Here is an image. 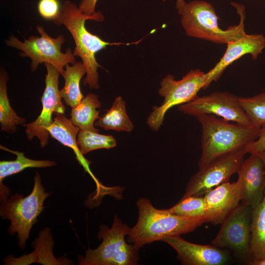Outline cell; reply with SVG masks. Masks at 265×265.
Listing matches in <instances>:
<instances>
[{
    "mask_svg": "<svg viewBox=\"0 0 265 265\" xmlns=\"http://www.w3.org/2000/svg\"><path fill=\"white\" fill-rule=\"evenodd\" d=\"M104 19L101 11L90 16L85 15L76 3L67 0L61 5L57 17L53 21L57 26L64 25L71 34L75 44L73 53L81 58L86 70L83 85H88L90 89L99 88L98 69L101 66L95 58L96 53L108 46L129 44L106 42L90 32L85 27L86 20L103 22Z\"/></svg>",
    "mask_w": 265,
    "mask_h": 265,
    "instance_id": "cell-1",
    "label": "cell"
},
{
    "mask_svg": "<svg viewBox=\"0 0 265 265\" xmlns=\"http://www.w3.org/2000/svg\"><path fill=\"white\" fill-rule=\"evenodd\" d=\"M136 206L138 220L135 226L130 228L127 238L128 241L139 250L154 241L193 232L207 222L205 216H182L171 213L166 209H157L146 198H140Z\"/></svg>",
    "mask_w": 265,
    "mask_h": 265,
    "instance_id": "cell-2",
    "label": "cell"
},
{
    "mask_svg": "<svg viewBox=\"0 0 265 265\" xmlns=\"http://www.w3.org/2000/svg\"><path fill=\"white\" fill-rule=\"evenodd\" d=\"M196 117L202 131L199 170L222 155L245 148L257 138L261 128L254 125L233 124L212 114H203Z\"/></svg>",
    "mask_w": 265,
    "mask_h": 265,
    "instance_id": "cell-3",
    "label": "cell"
},
{
    "mask_svg": "<svg viewBox=\"0 0 265 265\" xmlns=\"http://www.w3.org/2000/svg\"><path fill=\"white\" fill-rule=\"evenodd\" d=\"M232 3L239 15L240 22L238 25L223 30L218 26V17L210 3L199 0L186 3L180 14L182 26L186 34L217 43L227 44L240 38L245 33L244 9L242 6Z\"/></svg>",
    "mask_w": 265,
    "mask_h": 265,
    "instance_id": "cell-4",
    "label": "cell"
},
{
    "mask_svg": "<svg viewBox=\"0 0 265 265\" xmlns=\"http://www.w3.org/2000/svg\"><path fill=\"white\" fill-rule=\"evenodd\" d=\"M51 194L45 191L37 172L32 190L29 195L24 197L22 194L15 193L0 200V217L10 220L8 232L11 235L17 234L18 245L21 249H25L30 230L38 222L37 217L43 210L44 202Z\"/></svg>",
    "mask_w": 265,
    "mask_h": 265,
    "instance_id": "cell-5",
    "label": "cell"
},
{
    "mask_svg": "<svg viewBox=\"0 0 265 265\" xmlns=\"http://www.w3.org/2000/svg\"><path fill=\"white\" fill-rule=\"evenodd\" d=\"M130 228L124 224L117 215L109 228L102 225L98 234L101 244L96 249L88 248L85 256L78 257L80 265H135L139 259L138 250L132 243L128 244L125 237Z\"/></svg>",
    "mask_w": 265,
    "mask_h": 265,
    "instance_id": "cell-6",
    "label": "cell"
},
{
    "mask_svg": "<svg viewBox=\"0 0 265 265\" xmlns=\"http://www.w3.org/2000/svg\"><path fill=\"white\" fill-rule=\"evenodd\" d=\"M36 29L40 36L31 35L22 42L11 34L5 40V44L21 51V56L30 58L32 72L35 71L40 64L49 63L56 67L62 76L66 65L77 62L73 52L70 48H67L65 53L61 51L65 41L63 35L53 38L40 25L36 26Z\"/></svg>",
    "mask_w": 265,
    "mask_h": 265,
    "instance_id": "cell-7",
    "label": "cell"
},
{
    "mask_svg": "<svg viewBox=\"0 0 265 265\" xmlns=\"http://www.w3.org/2000/svg\"><path fill=\"white\" fill-rule=\"evenodd\" d=\"M205 73L200 69L190 70L180 80H175L173 76L163 78L159 90L164 99L161 105L155 106L147 119L149 127L158 131L162 125L166 112L175 106H179L193 100L205 84Z\"/></svg>",
    "mask_w": 265,
    "mask_h": 265,
    "instance_id": "cell-8",
    "label": "cell"
},
{
    "mask_svg": "<svg viewBox=\"0 0 265 265\" xmlns=\"http://www.w3.org/2000/svg\"><path fill=\"white\" fill-rule=\"evenodd\" d=\"M252 209L240 203L225 218L212 245L227 249L239 261L250 260L251 220Z\"/></svg>",
    "mask_w": 265,
    "mask_h": 265,
    "instance_id": "cell-9",
    "label": "cell"
},
{
    "mask_svg": "<svg viewBox=\"0 0 265 265\" xmlns=\"http://www.w3.org/2000/svg\"><path fill=\"white\" fill-rule=\"evenodd\" d=\"M246 153L243 148L212 160L191 177L181 199L191 196H204L214 187L229 182L232 175L238 173Z\"/></svg>",
    "mask_w": 265,
    "mask_h": 265,
    "instance_id": "cell-10",
    "label": "cell"
},
{
    "mask_svg": "<svg viewBox=\"0 0 265 265\" xmlns=\"http://www.w3.org/2000/svg\"><path fill=\"white\" fill-rule=\"evenodd\" d=\"M45 66L47 74L45 80V87L41 98V112L35 121L25 125L27 138L31 140L36 137L42 148L48 143L50 135L47 129L53 121L52 118L53 114H64L65 111L58 88L60 73L50 63H45Z\"/></svg>",
    "mask_w": 265,
    "mask_h": 265,
    "instance_id": "cell-11",
    "label": "cell"
},
{
    "mask_svg": "<svg viewBox=\"0 0 265 265\" xmlns=\"http://www.w3.org/2000/svg\"><path fill=\"white\" fill-rule=\"evenodd\" d=\"M238 97L228 92H214L197 97L189 102L178 106L183 113L196 117L200 114H212L223 119L244 125H253L241 106Z\"/></svg>",
    "mask_w": 265,
    "mask_h": 265,
    "instance_id": "cell-12",
    "label": "cell"
},
{
    "mask_svg": "<svg viewBox=\"0 0 265 265\" xmlns=\"http://www.w3.org/2000/svg\"><path fill=\"white\" fill-rule=\"evenodd\" d=\"M162 241L177 252L184 265H223L230 260L229 252L213 245H201L187 241L180 236L170 237Z\"/></svg>",
    "mask_w": 265,
    "mask_h": 265,
    "instance_id": "cell-13",
    "label": "cell"
},
{
    "mask_svg": "<svg viewBox=\"0 0 265 265\" xmlns=\"http://www.w3.org/2000/svg\"><path fill=\"white\" fill-rule=\"evenodd\" d=\"M237 173L241 203L253 209L263 200L265 190V173L261 159L250 154L244 159Z\"/></svg>",
    "mask_w": 265,
    "mask_h": 265,
    "instance_id": "cell-14",
    "label": "cell"
},
{
    "mask_svg": "<svg viewBox=\"0 0 265 265\" xmlns=\"http://www.w3.org/2000/svg\"><path fill=\"white\" fill-rule=\"evenodd\" d=\"M226 50L219 61L205 74L206 81L203 89L213 81L217 80L225 69L243 55L250 54L255 59L265 47V37L262 34L245 33L240 38L227 43Z\"/></svg>",
    "mask_w": 265,
    "mask_h": 265,
    "instance_id": "cell-15",
    "label": "cell"
},
{
    "mask_svg": "<svg viewBox=\"0 0 265 265\" xmlns=\"http://www.w3.org/2000/svg\"><path fill=\"white\" fill-rule=\"evenodd\" d=\"M207 222L221 224L226 216L241 202L240 192L237 182L223 183L211 189L204 195Z\"/></svg>",
    "mask_w": 265,
    "mask_h": 265,
    "instance_id": "cell-16",
    "label": "cell"
},
{
    "mask_svg": "<svg viewBox=\"0 0 265 265\" xmlns=\"http://www.w3.org/2000/svg\"><path fill=\"white\" fill-rule=\"evenodd\" d=\"M47 130L52 137L72 149L80 165L96 182L98 190L101 191L104 189L105 187L98 182L90 171L89 164L91 162L83 157L80 150L77 139L80 130L73 124L70 119L67 118L64 114H56L53 123L48 128Z\"/></svg>",
    "mask_w": 265,
    "mask_h": 265,
    "instance_id": "cell-17",
    "label": "cell"
},
{
    "mask_svg": "<svg viewBox=\"0 0 265 265\" xmlns=\"http://www.w3.org/2000/svg\"><path fill=\"white\" fill-rule=\"evenodd\" d=\"M0 149L8 151L16 156L14 160H2L0 162V199H5L9 197L10 189L3 185V179L9 176L19 173L27 168H43L55 166L54 161L48 160H35L25 156L23 152L8 149L0 146Z\"/></svg>",
    "mask_w": 265,
    "mask_h": 265,
    "instance_id": "cell-18",
    "label": "cell"
},
{
    "mask_svg": "<svg viewBox=\"0 0 265 265\" xmlns=\"http://www.w3.org/2000/svg\"><path fill=\"white\" fill-rule=\"evenodd\" d=\"M101 104L97 95L89 93L76 106L72 107L70 120L80 130L99 132L94 127L99 116Z\"/></svg>",
    "mask_w": 265,
    "mask_h": 265,
    "instance_id": "cell-19",
    "label": "cell"
},
{
    "mask_svg": "<svg viewBox=\"0 0 265 265\" xmlns=\"http://www.w3.org/2000/svg\"><path fill=\"white\" fill-rule=\"evenodd\" d=\"M249 264L265 257V190L262 202L252 209Z\"/></svg>",
    "mask_w": 265,
    "mask_h": 265,
    "instance_id": "cell-20",
    "label": "cell"
},
{
    "mask_svg": "<svg viewBox=\"0 0 265 265\" xmlns=\"http://www.w3.org/2000/svg\"><path fill=\"white\" fill-rule=\"evenodd\" d=\"M71 65L68 64L65 66L62 75L64 85L59 92L65 104L72 107L80 103L84 97L81 92L80 82L83 76L86 74V70L80 61H77Z\"/></svg>",
    "mask_w": 265,
    "mask_h": 265,
    "instance_id": "cell-21",
    "label": "cell"
},
{
    "mask_svg": "<svg viewBox=\"0 0 265 265\" xmlns=\"http://www.w3.org/2000/svg\"><path fill=\"white\" fill-rule=\"evenodd\" d=\"M95 126L106 130L130 132L133 125L129 118L126 109V103L121 96L116 97L111 107L97 119Z\"/></svg>",
    "mask_w": 265,
    "mask_h": 265,
    "instance_id": "cell-22",
    "label": "cell"
},
{
    "mask_svg": "<svg viewBox=\"0 0 265 265\" xmlns=\"http://www.w3.org/2000/svg\"><path fill=\"white\" fill-rule=\"evenodd\" d=\"M8 76L5 70L0 71V124L2 131L14 133L17 126L24 125L26 120L18 116L12 108L7 96V82Z\"/></svg>",
    "mask_w": 265,
    "mask_h": 265,
    "instance_id": "cell-23",
    "label": "cell"
},
{
    "mask_svg": "<svg viewBox=\"0 0 265 265\" xmlns=\"http://www.w3.org/2000/svg\"><path fill=\"white\" fill-rule=\"evenodd\" d=\"M54 242L50 229L46 227L40 231L32 246L35 250L36 262L43 265H68L71 261L67 259H56L53 253Z\"/></svg>",
    "mask_w": 265,
    "mask_h": 265,
    "instance_id": "cell-24",
    "label": "cell"
},
{
    "mask_svg": "<svg viewBox=\"0 0 265 265\" xmlns=\"http://www.w3.org/2000/svg\"><path fill=\"white\" fill-rule=\"evenodd\" d=\"M77 142L83 155L95 150L108 149L116 145V140L112 135L82 130H80L78 132Z\"/></svg>",
    "mask_w": 265,
    "mask_h": 265,
    "instance_id": "cell-25",
    "label": "cell"
},
{
    "mask_svg": "<svg viewBox=\"0 0 265 265\" xmlns=\"http://www.w3.org/2000/svg\"><path fill=\"white\" fill-rule=\"evenodd\" d=\"M238 101L253 125L261 128L265 124V92L253 97H239Z\"/></svg>",
    "mask_w": 265,
    "mask_h": 265,
    "instance_id": "cell-26",
    "label": "cell"
},
{
    "mask_svg": "<svg viewBox=\"0 0 265 265\" xmlns=\"http://www.w3.org/2000/svg\"><path fill=\"white\" fill-rule=\"evenodd\" d=\"M166 210L171 213L185 217H206V215L204 196H191L181 199L178 203Z\"/></svg>",
    "mask_w": 265,
    "mask_h": 265,
    "instance_id": "cell-27",
    "label": "cell"
},
{
    "mask_svg": "<svg viewBox=\"0 0 265 265\" xmlns=\"http://www.w3.org/2000/svg\"><path fill=\"white\" fill-rule=\"evenodd\" d=\"M61 6L58 0H39L37 9L42 18L54 21L60 12Z\"/></svg>",
    "mask_w": 265,
    "mask_h": 265,
    "instance_id": "cell-28",
    "label": "cell"
},
{
    "mask_svg": "<svg viewBox=\"0 0 265 265\" xmlns=\"http://www.w3.org/2000/svg\"><path fill=\"white\" fill-rule=\"evenodd\" d=\"M245 149L247 153L255 155L265 150V124L261 127L257 138L248 143Z\"/></svg>",
    "mask_w": 265,
    "mask_h": 265,
    "instance_id": "cell-29",
    "label": "cell"
},
{
    "mask_svg": "<svg viewBox=\"0 0 265 265\" xmlns=\"http://www.w3.org/2000/svg\"><path fill=\"white\" fill-rule=\"evenodd\" d=\"M98 0H81L79 7L85 15L90 16L96 13V6Z\"/></svg>",
    "mask_w": 265,
    "mask_h": 265,
    "instance_id": "cell-30",
    "label": "cell"
},
{
    "mask_svg": "<svg viewBox=\"0 0 265 265\" xmlns=\"http://www.w3.org/2000/svg\"><path fill=\"white\" fill-rule=\"evenodd\" d=\"M186 4V2L184 0H176V8L177 9L179 14L184 8Z\"/></svg>",
    "mask_w": 265,
    "mask_h": 265,
    "instance_id": "cell-31",
    "label": "cell"
},
{
    "mask_svg": "<svg viewBox=\"0 0 265 265\" xmlns=\"http://www.w3.org/2000/svg\"><path fill=\"white\" fill-rule=\"evenodd\" d=\"M256 155H258L261 159L264 164L265 173V150L261 152L260 153Z\"/></svg>",
    "mask_w": 265,
    "mask_h": 265,
    "instance_id": "cell-32",
    "label": "cell"
},
{
    "mask_svg": "<svg viewBox=\"0 0 265 265\" xmlns=\"http://www.w3.org/2000/svg\"><path fill=\"white\" fill-rule=\"evenodd\" d=\"M253 265H265V257L263 259L256 262Z\"/></svg>",
    "mask_w": 265,
    "mask_h": 265,
    "instance_id": "cell-33",
    "label": "cell"
}]
</instances>
